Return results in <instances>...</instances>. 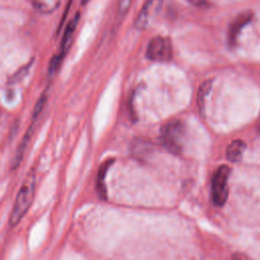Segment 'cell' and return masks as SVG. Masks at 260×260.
<instances>
[{
    "mask_svg": "<svg viewBox=\"0 0 260 260\" xmlns=\"http://www.w3.org/2000/svg\"><path fill=\"white\" fill-rule=\"evenodd\" d=\"M133 0H119L118 2V12L121 15L126 14V12L128 11L129 7L131 6Z\"/></svg>",
    "mask_w": 260,
    "mask_h": 260,
    "instance_id": "13",
    "label": "cell"
},
{
    "mask_svg": "<svg viewBox=\"0 0 260 260\" xmlns=\"http://www.w3.org/2000/svg\"><path fill=\"white\" fill-rule=\"evenodd\" d=\"M145 56L154 62H168L173 57V46L171 41L165 37H154L147 45Z\"/></svg>",
    "mask_w": 260,
    "mask_h": 260,
    "instance_id": "5",
    "label": "cell"
},
{
    "mask_svg": "<svg viewBox=\"0 0 260 260\" xmlns=\"http://www.w3.org/2000/svg\"><path fill=\"white\" fill-rule=\"evenodd\" d=\"M252 18V12L251 11H244L236 16L234 21L231 23L229 28V42L231 45H234L239 34L241 32L242 28L250 22Z\"/></svg>",
    "mask_w": 260,
    "mask_h": 260,
    "instance_id": "7",
    "label": "cell"
},
{
    "mask_svg": "<svg viewBox=\"0 0 260 260\" xmlns=\"http://www.w3.org/2000/svg\"><path fill=\"white\" fill-rule=\"evenodd\" d=\"M35 188H36V173L31 170L26 178L24 179L19 191L16 195L11 214L9 217V224L11 228L17 225L22 217L26 214L27 210L29 209L35 195Z\"/></svg>",
    "mask_w": 260,
    "mask_h": 260,
    "instance_id": "1",
    "label": "cell"
},
{
    "mask_svg": "<svg viewBox=\"0 0 260 260\" xmlns=\"http://www.w3.org/2000/svg\"><path fill=\"white\" fill-rule=\"evenodd\" d=\"M231 174V169L226 165L219 166L212 175L210 195L212 203L215 206H222L226 202L229 196L228 182Z\"/></svg>",
    "mask_w": 260,
    "mask_h": 260,
    "instance_id": "3",
    "label": "cell"
},
{
    "mask_svg": "<svg viewBox=\"0 0 260 260\" xmlns=\"http://www.w3.org/2000/svg\"><path fill=\"white\" fill-rule=\"evenodd\" d=\"M115 159L109 158L105 160L99 168L98 174H96V180H95V190L99 198L103 201L108 200V191H107V185H106V176L108 174L109 169L114 164Z\"/></svg>",
    "mask_w": 260,
    "mask_h": 260,
    "instance_id": "6",
    "label": "cell"
},
{
    "mask_svg": "<svg viewBox=\"0 0 260 260\" xmlns=\"http://www.w3.org/2000/svg\"><path fill=\"white\" fill-rule=\"evenodd\" d=\"M30 64H31V62H29L25 67H23V68H21V70H19L17 73H15L13 76H12V78H11V81H13V82H15V81H18L23 75V73L25 74L27 71H28V69H29V66H30Z\"/></svg>",
    "mask_w": 260,
    "mask_h": 260,
    "instance_id": "14",
    "label": "cell"
},
{
    "mask_svg": "<svg viewBox=\"0 0 260 260\" xmlns=\"http://www.w3.org/2000/svg\"><path fill=\"white\" fill-rule=\"evenodd\" d=\"M30 2L35 9L40 13L49 14L59 7L61 0H30Z\"/></svg>",
    "mask_w": 260,
    "mask_h": 260,
    "instance_id": "10",
    "label": "cell"
},
{
    "mask_svg": "<svg viewBox=\"0 0 260 260\" xmlns=\"http://www.w3.org/2000/svg\"><path fill=\"white\" fill-rule=\"evenodd\" d=\"M47 99H48V93L47 91H44L43 94L40 96V99L38 100L36 106H35V109H34V114H32V118L34 120L38 119V117L41 115V113L43 112L44 110V107L46 105V102H47Z\"/></svg>",
    "mask_w": 260,
    "mask_h": 260,
    "instance_id": "12",
    "label": "cell"
},
{
    "mask_svg": "<svg viewBox=\"0 0 260 260\" xmlns=\"http://www.w3.org/2000/svg\"><path fill=\"white\" fill-rule=\"evenodd\" d=\"M211 85L212 82L211 80H207L205 82H203L198 90V95H197V105H198V109L199 112L201 113V115L204 114L205 111V103H206V99L208 96V93L211 89Z\"/></svg>",
    "mask_w": 260,
    "mask_h": 260,
    "instance_id": "11",
    "label": "cell"
},
{
    "mask_svg": "<svg viewBox=\"0 0 260 260\" xmlns=\"http://www.w3.org/2000/svg\"><path fill=\"white\" fill-rule=\"evenodd\" d=\"M185 127L180 120H173L161 126L159 140L161 145L169 152L179 155L183 150Z\"/></svg>",
    "mask_w": 260,
    "mask_h": 260,
    "instance_id": "2",
    "label": "cell"
},
{
    "mask_svg": "<svg viewBox=\"0 0 260 260\" xmlns=\"http://www.w3.org/2000/svg\"><path fill=\"white\" fill-rule=\"evenodd\" d=\"M32 126L34 125H30V127L27 129L26 133L24 134L22 140L20 141L18 147L15 150V153H14V155L12 157V160H11V169L12 170L17 169L20 166L21 161H22V158L24 156L25 150H26V148L28 146V143L30 141V138H31V136L34 134V127Z\"/></svg>",
    "mask_w": 260,
    "mask_h": 260,
    "instance_id": "8",
    "label": "cell"
},
{
    "mask_svg": "<svg viewBox=\"0 0 260 260\" xmlns=\"http://www.w3.org/2000/svg\"><path fill=\"white\" fill-rule=\"evenodd\" d=\"M79 17H80V15L77 12L74 15V17L65 26L64 35H63V38H62V41H61V44H60L59 53L56 54L54 56V58L51 60L49 68H48L49 73L53 74L54 72H56V70L59 68L60 64L62 63L63 58L66 56V54H67V52H68V50H69V48L71 46V43H72V40H73V36H74L75 30H76L78 21H79Z\"/></svg>",
    "mask_w": 260,
    "mask_h": 260,
    "instance_id": "4",
    "label": "cell"
},
{
    "mask_svg": "<svg viewBox=\"0 0 260 260\" xmlns=\"http://www.w3.org/2000/svg\"><path fill=\"white\" fill-rule=\"evenodd\" d=\"M187 1L196 7H204L208 3V0H187Z\"/></svg>",
    "mask_w": 260,
    "mask_h": 260,
    "instance_id": "15",
    "label": "cell"
},
{
    "mask_svg": "<svg viewBox=\"0 0 260 260\" xmlns=\"http://www.w3.org/2000/svg\"><path fill=\"white\" fill-rule=\"evenodd\" d=\"M245 149L246 144L243 140H234L229 144L226 148V158L232 162H238L241 160Z\"/></svg>",
    "mask_w": 260,
    "mask_h": 260,
    "instance_id": "9",
    "label": "cell"
},
{
    "mask_svg": "<svg viewBox=\"0 0 260 260\" xmlns=\"http://www.w3.org/2000/svg\"><path fill=\"white\" fill-rule=\"evenodd\" d=\"M88 1H89V0H81V4H82V5H85Z\"/></svg>",
    "mask_w": 260,
    "mask_h": 260,
    "instance_id": "16",
    "label": "cell"
}]
</instances>
